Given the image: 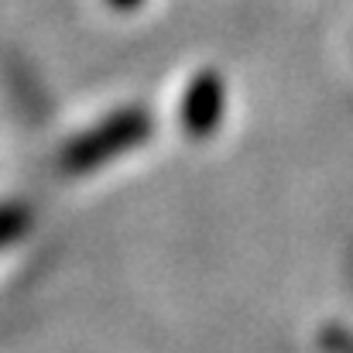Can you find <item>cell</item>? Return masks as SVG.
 I'll use <instances>...</instances> for the list:
<instances>
[{
    "label": "cell",
    "mask_w": 353,
    "mask_h": 353,
    "mask_svg": "<svg viewBox=\"0 0 353 353\" xmlns=\"http://www.w3.org/2000/svg\"><path fill=\"white\" fill-rule=\"evenodd\" d=\"M103 3H110L114 10H137L144 0H103Z\"/></svg>",
    "instance_id": "obj_2"
},
{
    "label": "cell",
    "mask_w": 353,
    "mask_h": 353,
    "mask_svg": "<svg viewBox=\"0 0 353 353\" xmlns=\"http://www.w3.org/2000/svg\"><path fill=\"white\" fill-rule=\"evenodd\" d=\"M185 103H192V120L220 114V76H199V83L185 93Z\"/></svg>",
    "instance_id": "obj_1"
}]
</instances>
